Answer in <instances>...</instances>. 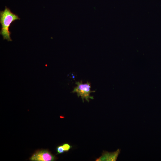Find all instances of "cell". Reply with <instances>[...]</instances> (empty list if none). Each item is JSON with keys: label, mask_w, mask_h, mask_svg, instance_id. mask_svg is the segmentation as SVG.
<instances>
[{"label": "cell", "mask_w": 161, "mask_h": 161, "mask_svg": "<svg viewBox=\"0 0 161 161\" xmlns=\"http://www.w3.org/2000/svg\"><path fill=\"white\" fill-rule=\"evenodd\" d=\"M20 19L17 15L12 12L6 7L4 10L0 11V23L1 25L0 34L3 36L4 39H6L8 41H12L10 36L11 33L9 30V27L13 22Z\"/></svg>", "instance_id": "1"}, {"label": "cell", "mask_w": 161, "mask_h": 161, "mask_svg": "<svg viewBox=\"0 0 161 161\" xmlns=\"http://www.w3.org/2000/svg\"><path fill=\"white\" fill-rule=\"evenodd\" d=\"M75 84L77 86L75 87L72 92L73 93H76L78 96H80L83 102L84 99L88 102L89 101V99H93V96L90 95V94L95 92V91L91 90L90 83L88 82L86 83H83L82 81L80 82H76Z\"/></svg>", "instance_id": "2"}, {"label": "cell", "mask_w": 161, "mask_h": 161, "mask_svg": "<svg viewBox=\"0 0 161 161\" xmlns=\"http://www.w3.org/2000/svg\"><path fill=\"white\" fill-rule=\"evenodd\" d=\"M57 157L47 149L38 150L30 158L31 161H54Z\"/></svg>", "instance_id": "3"}, {"label": "cell", "mask_w": 161, "mask_h": 161, "mask_svg": "<svg viewBox=\"0 0 161 161\" xmlns=\"http://www.w3.org/2000/svg\"><path fill=\"white\" fill-rule=\"evenodd\" d=\"M120 151L118 149L116 151L112 152L104 151L101 156L96 159V161H116Z\"/></svg>", "instance_id": "4"}, {"label": "cell", "mask_w": 161, "mask_h": 161, "mask_svg": "<svg viewBox=\"0 0 161 161\" xmlns=\"http://www.w3.org/2000/svg\"><path fill=\"white\" fill-rule=\"evenodd\" d=\"M62 145L64 152L68 151L72 147V146L68 143H64Z\"/></svg>", "instance_id": "5"}, {"label": "cell", "mask_w": 161, "mask_h": 161, "mask_svg": "<svg viewBox=\"0 0 161 161\" xmlns=\"http://www.w3.org/2000/svg\"><path fill=\"white\" fill-rule=\"evenodd\" d=\"M57 154H61L64 152V148L62 145L58 146L56 148Z\"/></svg>", "instance_id": "6"}]
</instances>
